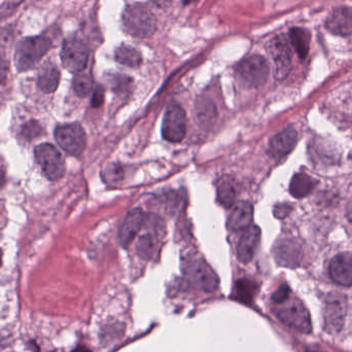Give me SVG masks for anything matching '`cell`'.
<instances>
[{
	"label": "cell",
	"instance_id": "cell-1",
	"mask_svg": "<svg viewBox=\"0 0 352 352\" xmlns=\"http://www.w3.org/2000/svg\"><path fill=\"white\" fill-rule=\"evenodd\" d=\"M51 47L52 41L45 35H35L20 39L14 51V66L19 72L32 69L47 55Z\"/></svg>",
	"mask_w": 352,
	"mask_h": 352
},
{
	"label": "cell",
	"instance_id": "cell-2",
	"mask_svg": "<svg viewBox=\"0 0 352 352\" xmlns=\"http://www.w3.org/2000/svg\"><path fill=\"white\" fill-rule=\"evenodd\" d=\"M122 26L128 34L148 38L157 30V19L152 10L142 4L128 6L122 16Z\"/></svg>",
	"mask_w": 352,
	"mask_h": 352
},
{
	"label": "cell",
	"instance_id": "cell-3",
	"mask_svg": "<svg viewBox=\"0 0 352 352\" xmlns=\"http://www.w3.org/2000/svg\"><path fill=\"white\" fill-rule=\"evenodd\" d=\"M182 271L184 276L195 287L205 293H212L219 289V276L203 258L195 256L184 258Z\"/></svg>",
	"mask_w": 352,
	"mask_h": 352
},
{
	"label": "cell",
	"instance_id": "cell-4",
	"mask_svg": "<svg viewBox=\"0 0 352 352\" xmlns=\"http://www.w3.org/2000/svg\"><path fill=\"white\" fill-rule=\"evenodd\" d=\"M274 314L289 328L309 334L312 330L311 318L305 306L299 300H285L283 303L275 304Z\"/></svg>",
	"mask_w": 352,
	"mask_h": 352
},
{
	"label": "cell",
	"instance_id": "cell-5",
	"mask_svg": "<svg viewBox=\"0 0 352 352\" xmlns=\"http://www.w3.org/2000/svg\"><path fill=\"white\" fill-rule=\"evenodd\" d=\"M268 62L262 56L252 55L242 60L236 67V76L242 86L248 89L258 88L268 80Z\"/></svg>",
	"mask_w": 352,
	"mask_h": 352
},
{
	"label": "cell",
	"instance_id": "cell-6",
	"mask_svg": "<svg viewBox=\"0 0 352 352\" xmlns=\"http://www.w3.org/2000/svg\"><path fill=\"white\" fill-rule=\"evenodd\" d=\"M34 155L47 179L55 182L65 173V162L55 146L50 144H41L35 148Z\"/></svg>",
	"mask_w": 352,
	"mask_h": 352
},
{
	"label": "cell",
	"instance_id": "cell-7",
	"mask_svg": "<svg viewBox=\"0 0 352 352\" xmlns=\"http://www.w3.org/2000/svg\"><path fill=\"white\" fill-rule=\"evenodd\" d=\"M55 138L60 148L72 156H80L86 148V133L78 123L56 128Z\"/></svg>",
	"mask_w": 352,
	"mask_h": 352
},
{
	"label": "cell",
	"instance_id": "cell-8",
	"mask_svg": "<svg viewBox=\"0 0 352 352\" xmlns=\"http://www.w3.org/2000/svg\"><path fill=\"white\" fill-rule=\"evenodd\" d=\"M268 51L274 63L275 76L283 80L292 69V45L289 37L285 34L277 35L268 43Z\"/></svg>",
	"mask_w": 352,
	"mask_h": 352
},
{
	"label": "cell",
	"instance_id": "cell-9",
	"mask_svg": "<svg viewBox=\"0 0 352 352\" xmlns=\"http://www.w3.org/2000/svg\"><path fill=\"white\" fill-rule=\"evenodd\" d=\"M62 65L68 72L78 74L84 72L89 59V50L82 41L76 38L66 39L62 45Z\"/></svg>",
	"mask_w": 352,
	"mask_h": 352
},
{
	"label": "cell",
	"instance_id": "cell-10",
	"mask_svg": "<svg viewBox=\"0 0 352 352\" xmlns=\"http://www.w3.org/2000/svg\"><path fill=\"white\" fill-rule=\"evenodd\" d=\"M347 312V300L340 294H331L324 306V329L330 334L340 332Z\"/></svg>",
	"mask_w": 352,
	"mask_h": 352
},
{
	"label": "cell",
	"instance_id": "cell-11",
	"mask_svg": "<svg viewBox=\"0 0 352 352\" xmlns=\"http://www.w3.org/2000/svg\"><path fill=\"white\" fill-rule=\"evenodd\" d=\"M186 133V113L179 105H171L165 113L162 124V134L169 142H179Z\"/></svg>",
	"mask_w": 352,
	"mask_h": 352
},
{
	"label": "cell",
	"instance_id": "cell-12",
	"mask_svg": "<svg viewBox=\"0 0 352 352\" xmlns=\"http://www.w3.org/2000/svg\"><path fill=\"white\" fill-rule=\"evenodd\" d=\"M273 252H274L276 262L280 266L289 267V268L299 266L303 258V250L299 242L289 238H285L277 242Z\"/></svg>",
	"mask_w": 352,
	"mask_h": 352
},
{
	"label": "cell",
	"instance_id": "cell-13",
	"mask_svg": "<svg viewBox=\"0 0 352 352\" xmlns=\"http://www.w3.org/2000/svg\"><path fill=\"white\" fill-rule=\"evenodd\" d=\"M298 134L294 127L285 128L271 140L269 154L272 158L281 159L292 152L297 144Z\"/></svg>",
	"mask_w": 352,
	"mask_h": 352
},
{
	"label": "cell",
	"instance_id": "cell-14",
	"mask_svg": "<svg viewBox=\"0 0 352 352\" xmlns=\"http://www.w3.org/2000/svg\"><path fill=\"white\" fill-rule=\"evenodd\" d=\"M331 278L337 285L352 287V254H340L330 263Z\"/></svg>",
	"mask_w": 352,
	"mask_h": 352
},
{
	"label": "cell",
	"instance_id": "cell-15",
	"mask_svg": "<svg viewBox=\"0 0 352 352\" xmlns=\"http://www.w3.org/2000/svg\"><path fill=\"white\" fill-rule=\"evenodd\" d=\"M144 223V214L140 209H133L124 219L119 231L120 243L127 248L133 241Z\"/></svg>",
	"mask_w": 352,
	"mask_h": 352
},
{
	"label": "cell",
	"instance_id": "cell-16",
	"mask_svg": "<svg viewBox=\"0 0 352 352\" xmlns=\"http://www.w3.org/2000/svg\"><path fill=\"white\" fill-rule=\"evenodd\" d=\"M254 217V207L248 201L236 203L228 219V228L233 232L245 231L250 227Z\"/></svg>",
	"mask_w": 352,
	"mask_h": 352
},
{
	"label": "cell",
	"instance_id": "cell-17",
	"mask_svg": "<svg viewBox=\"0 0 352 352\" xmlns=\"http://www.w3.org/2000/svg\"><path fill=\"white\" fill-rule=\"evenodd\" d=\"M261 230L256 226H250L243 231L237 246V258L243 264H248L254 258L260 243Z\"/></svg>",
	"mask_w": 352,
	"mask_h": 352
},
{
	"label": "cell",
	"instance_id": "cell-18",
	"mask_svg": "<svg viewBox=\"0 0 352 352\" xmlns=\"http://www.w3.org/2000/svg\"><path fill=\"white\" fill-rule=\"evenodd\" d=\"M326 27L333 34L349 36L352 34V10L349 8H336L329 16Z\"/></svg>",
	"mask_w": 352,
	"mask_h": 352
},
{
	"label": "cell",
	"instance_id": "cell-19",
	"mask_svg": "<svg viewBox=\"0 0 352 352\" xmlns=\"http://www.w3.org/2000/svg\"><path fill=\"white\" fill-rule=\"evenodd\" d=\"M60 82V72L53 64H47L39 72L37 86L45 93H53L57 90Z\"/></svg>",
	"mask_w": 352,
	"mask_h": 352
},
{
	"label": "cell",
	"instance_id": "cell-20",
	"mask_svg": "<svg viewBox=\"0 0 352 352\" xmlns=\"http://www.w3.org/2000/svg\"><path fill=\"white\" fill-rule=\"evenodd\" d=\"M217 200L226 208H230L235 204L237 190L233 178L223 176L217 182Z\"/></svg>",
	"mask_w": 352,
	"mask_h": 352
},
{
	"label": "cell",
	"instance_id": "cell-21",
	"mask_svg": "<svg viewBox=\"0 0 352 352\" xmlns=\"http://www.w3.org/2000/svg\"><path fill=\"white\" fill-rule=\"evenodd\" d=\"M316 184L318 182L311 176L303 173H297L294 175L291 184H289V192L295 198L302 199L308 196L314 190Z\"/></svg>",
	"mask_w": 352,
	"mask_h": 352
},
{
	"label": "cell",
	"instance_id": "cell-22",
	"mask_svg": "<svg viewBox=\"0 0 352 352\" xmlns=\"http://www.w3.org/2000/svg\"><path fill=\"white\" fill-rule=\"evenodd\" d=\"M116 60L122 65L135 68L142 63V57L140 52L131 45H122L116 50Z\"/></svg>",
	"mask_w": 352,
	"mask_h": 352
},
{
	"label": "cell",
	"instance_id": "cell-23",
	"mask_svg": "<svg viewBox=\"0 0 352 352\" xmlns=\"http://www.w3.org/2000/svg\"><path fill=\"white\" fill-rule=\"evenodd\" d=\"M289 41L301 59L307 56L310 45V33L303 28H293L289 31Z\"/></svg>",
	"mask_w": 352,
	"mask_h": 352
},
{
	"label": "cell",
	"instance_id": "cell-24",
	"mask_svg": "<svg viewBox=\"0 0 352 352\" xmlns=\"http://www.w3.org/2000/svg\"><path fill=\"white\" fill-rule=\"evenodd\" d=\"M256 285L248 279H240L234 287V299L244 304H250L256 295Z\"/></svg>",
	"mask_w": 352,
	"mask_h": 352
},
{
	"label": "cell",
	"instance_id": "cell-25",
	"mask_svg": "<svg viewBox=\"0 0 352 352\" xmlns=\"http://www.w3.org/2000/svg\"><path fill=\"white\" fill-rule=\"evenodd\" d=\"M72 86H74V92L78 96L86 97L87 95L90 94L93 89L92 76L90 74H84V72L76 74Z\"/></svg>",
	"mask_w": 352,
	"mask_h": 352
},
{
	"label": "cell",
	"instance_id": "cell-26",
	"mask_svg": "<svg viewBox=\"0 0 352 352\" xmlns=\"http://www.w3.org/2000/svg\"><path fill=\"white\" fill-rule=\"evenodd\" d=\"M41 128L39 124L35 121L29 122L28 124L24 126L23 128V136L28 138V140H33V138H37L41 134Z\"/></svg>",
	"mask_w": 352,
	"mask_h": 352
},
{
	"label": "cell",
	"instance_id": "cell-27",
	"mask_svg": "<svg viewBox=\"0 0 352 352\" xmlns=\"http://www.w3.org/2000/svg\"><path fill=\"white\" fill-rule=\"evenodd\" d=\"M291 289L287 285H281L272 296V302L274 304L283 303L285 300L289 299Z\"/></svg>",
	"mask_w": 352,
	"mask_h": 352
},
{
	"label": "cell",
	"instance_id": "cell-28",
	"mask_svg": "<svg viewBox=\"0 0 352 352\" xmlns=\"http://www.w3.org/2000/svg\"><path fill=\"white\" fill-rule=\"evenodd\" d=\"M292 206L289 204H278L274 207V215L277 219H285L292 212Z\"/></svg>",
	"mask_w": 352,
	"mask_h": 352
},
{
	"label": "cell",
	"instance_id": "cell-29",
	"mask_svg": "<svg viewBox=\"0 0 352 352\" xmlns=\"http://www.w3.org/2000/svg\"><path fill=\"white\" fill-rule=\"evenodd\" d=\"M122 176V169L119 166H113L111 165L109 169H107V173H105L104 177L109 178V182H118L119 178Z\"/></svg>",
	"mask_w": 352,
	"mask_h": 352
},
{
	"label": "cell",
	"instance_id": "cell-30",
	"mask_svg": "<svg viewBox=\"0 0 352 352\" xmlns=\"http://www.w3.org/2000/svg\"><path fill=\"white\" fill-rule=\"evenodd\" d=\"M103 102V89L101 87H97L94 92V96L92 99V104L94 107H99Z\"/></svg>",
	"mask_w": 352,
	"mask_h": 352
},
{
	"label": "cell",
	"instance_id": "cell-31",
	"mask_svg": "<svg viewBox=\"0 0 352 352\" xmlns=\"http://www.w3.org/2000/svg\"><path fill=\"white\" fill-rule=\"evenodd\" d=\"M6 69H8V67H6V61L0 58V82H2L6 80Z\"/></svg>",
	"mask_w": 352,
	"mask_h": 352
},
{
	"label": "cell",
	"instance_id": "cell-32",
	"mask_svg": "<svg viewBox=\"0 0 352 352\" xmlns=\"http://www.w3.org/2000/svg\"><path fill=\"white\" fill-rule=\"evenodd\" d=\"M6 173H4L3 169L0 167V190L3 188L4 184H6Z\"/></svg>",
	"mask_w": 352,
	"mask_h": 352
},
{
	"label": "cell",
	"instance_id": "cell-33",
	"mask_svg": "<svg viewBox=\"0 0 352 352\" xmlns=\"http://www.w3.org/2000/svg\"><path fill=\"white\" fill-rule=\"evenodd\" d=\"M346 215L347 219H349L352 223V199L349 201V205H347Z\"/></svg>",
	"mask_w": 352,
	"mask_h": 352
},
{
	"label": "cell",
	"instance_id": "cell-34",
	"mask_svg": "<svg viewBox=\"0 0 352 352\" xmlns=\"http://www.w3.org/2000/svg\"><path fill=\"white\" fill-rule=\"evenodd\" d=\"M159 3H167V2L171 1V0H157Z\"/></svg>",
	"mask_w": 352,
	"mask_h": 352
},
{
	"label": "cell",
	"instance_id": "cell-35",
	"mask_svg": "<svg viewBox=\"0 0 352 352\" xmlns=\"http://www.w3.org/2000/svg\"><path fill=\"white\" fill-rule=\"evenodd\" d=\"M197 1V0H184V3L188 4L192 3V2Z\"/></svg>",
	"mask_w": 352,
	"mask_h": 352
},
{
	"label": "cell",
	"instance_id": "cell-36",
	"mask_svg": "<svg viewBox=\"0 0 352 352\" xmlns=\"http://www.w3.org/2000/svg\"><path fill=\"white\" fill-rule=\"evenodd\" d=\"M1 262H2V254H1V250H0V266H1Z\"/></svg>",
	"mask_w": 352,
	"mask_h": 352
}]
</instances>
